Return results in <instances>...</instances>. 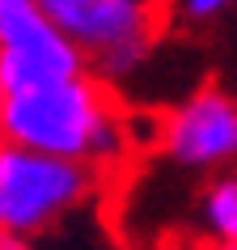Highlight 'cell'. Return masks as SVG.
Wrapping results in <instances>:
<instances>
[{
  "label": "cell",
  "mask_w": 237,
  "mask_h": 250,
  "mask_svg": "<svg viewBox=\"0 0 237 250\" xmlns=\"http://www.w3.org/2000/svg\"><path fill=\"white\" fill-rule=\"evenodd\" d=\"M0 140L85 161L98 174H106L127 161L136 127L118 110L115 89L93 68H85L72 77H51L4 89Z\"/></svg>",
  "instance_id": "6da1fadb"
},
{
  "label": "cell",
  "mask_w": 237,
  "mask_h": 250,
  "mask_svg": "<svg viewBox=\"0 0 237 250\" xmlns=\"http://www.w3.org/2000/svg\"><path fill=\"white\" fill-rule=\"evenodd\" d=\"M102 187V174L72 157L0 140V233L39 242L77 216Z\"/></svg>",
  "instance_id": "7a4b0ae2"
},
{
  "label": "cell",
  "mask_w": 237,
  "mask_h": 250,
  "mask_svg": "<svg viewBox=\"0 0 237 250\" xmlns=\"http://www.w3.org/2000/svg\"><path fill=\"white\" fill-rule=\"evenodd\" d=\"M47 17L77 42L89 68L115 89L140 77L157 47L161 0H39Z\"/></svg>",
  "instance_id": "3957f363"
},
{
  "label": "cell",
  "mask_w": 237,
  "mask_h": 250,
  "mask_svg": "<svg viewBox=\"0 0 237 250\" xmlns=\"http://www.w3.org/2000/svg\"><path fill=\"white\" fill-rule=\"evenodd\" d=\"M89 60L39 0H0V77L4 89L85 72Z\"/></svg>",
  "instance_id": "277c9868"
},
{
  "label": "cell",
  "mask_w": 237,
  "mask_h": 250,
  "mask_svg": "<svg viewBox=\"0 0 237 250\" xmlns=\"http://www.w3.org/2000/svg\"><path fill=\"white\" fill-rule=\"evenodd\" d=\"M161 153L186 174H220L237 166V98L199 89L174 106L157 127Z\"/></svg>",
  "instance_id": "5b68a950"
},
{
  "label": "cell",
  "mask_w": 237,
  "mask_h": 250,
  "mask_svg": "<svg viewBox=\"0 0 237 250\" xmlns=\"http://www.w3.org/2000/svg\"><path fill=\"white\" fill-rule=\"evenodd\" d=\"M195 216L208 242H237V174H216L203 187Z\"/></svg>",
  "instance_id": "8992f818"
},
{
  "label": "cell",
  "mask_w": 237,
  "mask_h": 250,
  "mask_svg": "<svg viewBox=\"0 0 237 250\" xmlns=\"http://www.w3.org/2000/svg\"><path fill=\"white\" fill-rule=\"evenodd\" d=\"M170 9L178 21H191V26H203V21H216L229 9H237V0H170Z\"/></svg>",
  "instance_id": "52a82bcc"
},
{
  "label": "cell",
  "mask_w": 237,
  "mask_h": 250,
  "mask_svg": "<svg viewBox=\"0 0 237 250\" xmlns=\"http://www.w3.org/2000/svg\"><path fill=\"white\" fill-rule=\"evenodd\" d=\"M212 250H237V242H212Z\"/></svg>",
  "instance_id": "ba28073f"
},
{
  "label": "cell",
  "mask_w": 237,
  "mask_h": 250,
  "mask_svg": "<svg viewBox=\"0 0 237 250\" xmlns=\"http://www.w3.org/2000/svg\"><path fill=\"white\" fill-rule=\"evenodd\" d=\"M0 115H4V77H0Z\"/></svg>",
  "instance_id": "9c48e42d"
}]
</instances>
